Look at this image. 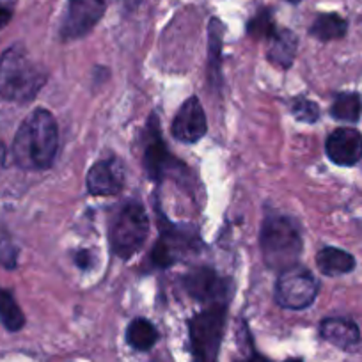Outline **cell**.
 Instances as JSON below:
<instances>
[{
  "instance_id": "6da1fadb",
  "label": "cell",
  "mask_w": 362,
  "mask_h": 362,
  "mask_svg": "<svg viewBox=\"0 0 362 362\" xmlns=\"http://www.w3.org/2000/svg\"><path fill=\"white\" fill-rule=\"evenodd\" d=\"M59 148V130L48 110H34L16 132L13 156L22 169L45 170L52 167Z\"/></svg>"
},
{
  "instance_id": "7a4b0ae2",
  "label": "cell",
  "mask_w": 362,
  "mask_h": 362,
  "mask_svg": "<svg viewBox=\"0 0 362 362\" xmlns=\"http://www.w3.org/2000/svg\"><path fill=\"white\" fill-rule=\"evenodd\" d=\"M47 82V73L27 55L22 45L8 48L0 55V96L27 103Z\"/></svg>"
},
{
  "instance_id": "3957f363",
  "label": "cell",
  "mask_w": 362,
  "mask_h": 362,
  "mask_svg": "<svg viewBox=\"0 0 362 362\" xmlns=\"http://www.w3.org/2000/svg\"><path fill=\"white\" fill-rule=\"evenodd\" d=\"M263 259L272 270H286L297 264L302 252V236L293 218L270 215L261 228Z\"/></svg>"
},
{
  "instance_id": "277c9868",
  "label": "cell",
  "mask_w": 362,
  "mask_h": 362,
  "mask_svg": "<svg viewBox=\"0 0 362 362\" xmlns=\"http://www.w3.org/2000/svg\"><path fill=\"white\" fill-rule=\"evenodd\" d=\"M228 302H215L197 313L189 323L194 362H218L224 336Z\"/></svg>"
},
{
  "instance_id": "5b68a950",
  "label": "cell",
  "mask_w": 362,
  "mask_h": 362,
  "mask_svg": "<svg viewBox=\"0 0 362 362\" xmlns=\"http://www.w3.org/2000/svg\"><path fill=\"white\" fill-rule=\"evenodd\" d=\"M149 233V218L141 203L124 204L110 228V245L121 259H130L144 245Z\"/></svg>"
},
{
  "instance_id": "8992f818",
  "label": "cell",
  "mask_w": 362,
  "mask_h": 362,
  "mask_svg": "<svg viewBox=\"0 0 362 362\" xmlns=\"http://www.w3.org/2000/svg\"><path fill=\"white\" fill-rule=\"evenodd\" d=\"M320 291V283L311 272L304 267L286 268L281 272L279 281L276 284V298L277 304L286 309H300L309 308L316 300V295Z\"/></svg>"
},
{
  "instance_id": "52a82bcc",
  "label": "cell",
  "mask_w": 362,
  "mask_h": 362,
  "mask_svg": "<svg viewBox=\"0 0 362 362\" xmlns=\"http://www.w3.org/2000/svg\"><path fill=\"white\" fill-rule=\"evenodd\" d=\"M158 116L151 114L146 124L144 132V155H142V163L148 173V176L153 181H162L167 176V173L173 169L180 170L181 163L170 156L162 135H160Z\"/></svg>"
},
{
  "instance_id": "ba28073f",
  "label": "cell",
  "mask_w": 362,
  "mask_h": 362,
  "mask_svg": "<svg viewBox=\"0 0 362 362\" xmlns=\"http://www.w3.org/2000/svg\"><path fill=\"white\" fill-rule=\"evenodd\" d=\"M107 9V0H68V13L61 25L64 40H76L93 30Z\"/></svg>"
},
{
  "instance_id": "9c48e42d",
  "label": "cell",
  "mask_w": 362,
  "mask_h": 362,
  "mask_svg": "<svg viewBox=\"0 0 362 362\" xmlns=\"http://www.w3.org/2000/svg\"><path fill=\"white\" fill-rule=\"evenodd\" d=\"M183 286L196 300L203 302L204 305L215 304V302H228L231 297L228 283L217 276V272L206 267L190 270L183 277Z\"/></svg>"
},
{
  "instance_id": "30bf717a",
  "label": "cell",
  "mask_w": 362,
  "mask_h": 362,
  "mask_svg": "<svg viewBox=\"0 0 362 362\" xmlns=\"http://www.w3.org/2000/svg\"><path fill=\"white\" fill-rule=\"evenodd\" d=\"M208 124L206 116H204V109L201 105L199 98L190 96L183 105L177 110L176 117L173 121V135L174 139L187 144H194V142L201 141L206 135Z\"/></svg>"
},
{
  "instance_id": "8fae6325",
  "label": "cell",
  "mask_w": 362,
  "mask_h": 362,
  "mask_svg": "<svg viewBox=\"0 0 362 362\" xmlns=\"http://www.w3.org/2000/svg\"><path fill=\"white\" fill-rule=\"evenodd\" d=\"M124 185V170L123 165L117 158L100 160L90 167L87 174V190L93 196L109 197L117 196L123 190Z\"/></svg>"
},
{
  "instance_id": "7c38bea8",
  "label": "cell",
  "mask_w": 362,
  "mask_h": 362,
  "mask_svg": "<svg viewBox=\"0 0 362 362\" xmlns=\"http://www.w3.org/2000/svg\"><path fill=\"white\" fill-rule=\"evenodd\" d=\"M327 156L343 167L355 165L362 160V135L354 128H337L327 139Z\"/></svg>"
},
{
  "instance_id": "4fadbf2b",
  "label": "cell",
  "mask_w": 362,
  "mask_h": 362,
  "mask_svg": "<svg viewBox=\"0 0 362 362\" xmlns=\"http://www.w3.org/2000/svg\"><path fill=\"white\" fill-rule=\"evenodd\" d=\"M320 332H322L323 339L332 343L334 346L343 348V350L354 348L361 341V330L355 325V322L348 318L323 320L320 325Z\"/></svg>"
},
{
  "instance_id": "5bb4252c",
  "label": "cell",
  "mask_w": 362,
  "mask_h": 362,
  "mask_svg": "<svg viewBox=\"0 0 362 362\" xmlns=\"http://www.w3.org/2000/svg\"><path fill=\"white\" fill-rule=\"evenodd\" d=\"M316 264L323 276L336 277L348 274L355 268V257L350 252L337 247H325L316 256Z\"/></svg>"
},
{
  "instance_id": "9a60e30c",
  "label": "cell",
  "mask_w": 362,
  "mask_h": 362,
  "mask_svg": "<svg viewBox=\"0 0 362 362\" xmlns=\"http://www.w3.org/2000/svg\"><path fill=\"white\" fill-rule=\"evenodd\" d=\"M295 52H297V36L288 29L276 30L274 36L270 37L268 61L279 68L288 69L293 64Z\"/></svg>"
},
{
  "instance_id": "2e32d148",
  "label": "cell",
  "mask_w": 362,
  "mask_h": 362,
  "mask_svg": "<svg viewBox=\"0 0 362 362\" xmlns=\"http://www.w3.org/2000/svg\"><path fill=\"white\" fill-rule=\"evenodd\" d=\"M210 43H208V75H210L211 86H218L221 83V59H222V34H224V27L214 18L210 22Z\"/></svg>"
},
{
  "instance_id": "e0dca14e",
  "label": "cell",
  "mask_w": 362,
  "mask_h": 362,
  "mask_svg": "<svg viewBox=\"0 0 362 362\" xmlns=\"http://www.w3.org/2000/svg\"><path fill=\"white\" fill-rule=\"evenodd\" d=\"M158 339V330L155 329L149 320L146 318H135L134 322L128 325L127 329V343L130 344L134 350L146 351L153 348V344Z\"/></svg>"
},
{
  "instance_id": "ac0fdd59",
  "label": "cell",
  "mask_w": 362,
  "mask_h": 362,
  "mask_svg": "<svg viewBox=\"0 0 362 362\" xmlns=\"http://www.w3.org/2000/svg\"><path fill=\"white\" fill-rule=\"evenodd\" d=\"M348 23L346 20L341 18L339 15H320L318 18L315 20V23L311 25V36H315L316 40L320 41H332L339 40L346 34Z\"/></svg>"
},
{
  "instance_id": "d6986e66",
  "label": "cell",
  "mask_w": 362,
  "mask_h": 362,
  "mask_svg": "<svg viewBox=\"0 0 362 362\" xmlns=\"http://www.w3.org/2000/svg\"><path fill=\"white\" fill-rule=\"evenodd\" d=\"M362 112L361 96L357 93H343L337 95L330 107V114L334 119L343 121V123H357Z\"/></svg>"
},
{
  "instance_id": "ffe728a7",
  "label": "cell",
  "mask_w": 362,
  "mask_h": 362,
  "mask_svg": "<svg viewBox=\"0 0 362 362\" xmlns=\"http://www.w3.org/2000/svg\"><path fill=\"white\" fill-rule=\"evenodd\" d=\"M0 322L9 332H18L25 325V316L8 290L0 288Z\"/></svg>"
},
{
  "instance_id": "44dd1931",
  "label": "cell",
  "mask_w": 362,
  "mask_h": 362,
  "mask_svg": "<svg viewBox=\"0 0 362 362\" xmlns=\"http://www.w3.org/2000/svg\"><path fill=\"white\" fill-rule=\"evenodd\" d=\"M247 33L249 36L256 37V40H270L276 33V27H274V18H272V13L268 9L257 13L252 20L247 25Z\"/></svg>"
},
{
  "instance_id": "7402d4cb",
  "label": "cell",
  "mask_w": 362,
  "mask_h": 362,
  "mask_svg": "<svg viewBox=\"0 0 362 362\" xmlns=\"http://www.w3.org/2000/svg\"><path fill=\"white\" fill-rule=\"evenodd\" d=\"M291 112L302 123H315L320 117L318 105L315 102H311V100L302 98V96L295 98L293 105H291Z\"/></svg>"
},
{
  "instance_id": "603a6c76",
  "label": "cell",
  "mask_w": 362,
  "mask_h": 362,
  "mask_svg": "<svg viewBox=\"0 0 362 362\" xmlns=\"http://www.w3.org/2000/svg\"><path fill=\"white\" fill-rule=\"evenodd\" d=\"M16 257H18V252L13 243L9 240H0V264L6 268H15Z\"/></svg>"
},
{
  "instance_id": "cb8c5ba5",
  "label": "cell",
  "mask_w": 362,
  "mask_h": 362,
  "mask_svg": "<svg viewBox=\"0 0 362 362\" xmlns=\"http://www.w3.org/2000/svg\"><path fill=\"white\" fill-rule=\"evenodd\" d=\"M11 18H13V9L9 8V6L0 2V29H4V27L11 22Z\"/></svg>"
},
{
  "instance_id": "d4e9b609",
  "label": "cell",
  "mask_w": 362,
  "mask_h": 362,
  "mask_svg": "<svg viewBox=\"0 0 362 362\" xmlns=\"http://www.w3.org/2000/svg\"><path fill=\"white\" fill-rule=\"evenodd\" d=\"M75 261L80 268H87L90 264V254L86 252V250H82V252L76 254Z\"/></svg>"
},
{
  "instance_id": "484cf974",
  "label": "cell",
  "mask_w": 362,
  "mask_h": 362,
  "mask_svg": "<svg viewBox=\"0 0 362 362\" xmlns=\"http://www.w3.org/2000/svg\"><path fill=\"white\" fill-rule=\"evenodd\" d=\"M242 362H270L268 361V358H264V357H261V355H257L256 351H250L249 354V357L245 358V361H242ZM286 362H302L300 358H290V361H286Z\"/></svg>"
},
{
  "instance_id": "4316f807",
  "label": "cell",
  "mask_w": 362,
  "mask_h": 362,
  "mask_svg": "<svg viewBox=\"0 0 362 362\" xmlns=\"http://www.w3.org/2000/svg\"><path fill=\"white\" fill-rule=\"evenodd\" d=\"M6 156H8V151H6V146L2 144V142H0V170L4 169Z\"/></svg>"
},
{
  "instance_id": "83f0119b",
  "label": "cell",
  "mask_w": 362,
  "mask_h": 362,
  "mask_svg": "<svg viewBox=\"0 0 362 362\" xmlns=\"http://www.w3.org/2000/svg\"><path fill=\"white\" fill-rule=\"evenodd\" d=\"M291 4H298V2H300V0H290Z\"/></svg>"
}]
</instances>
